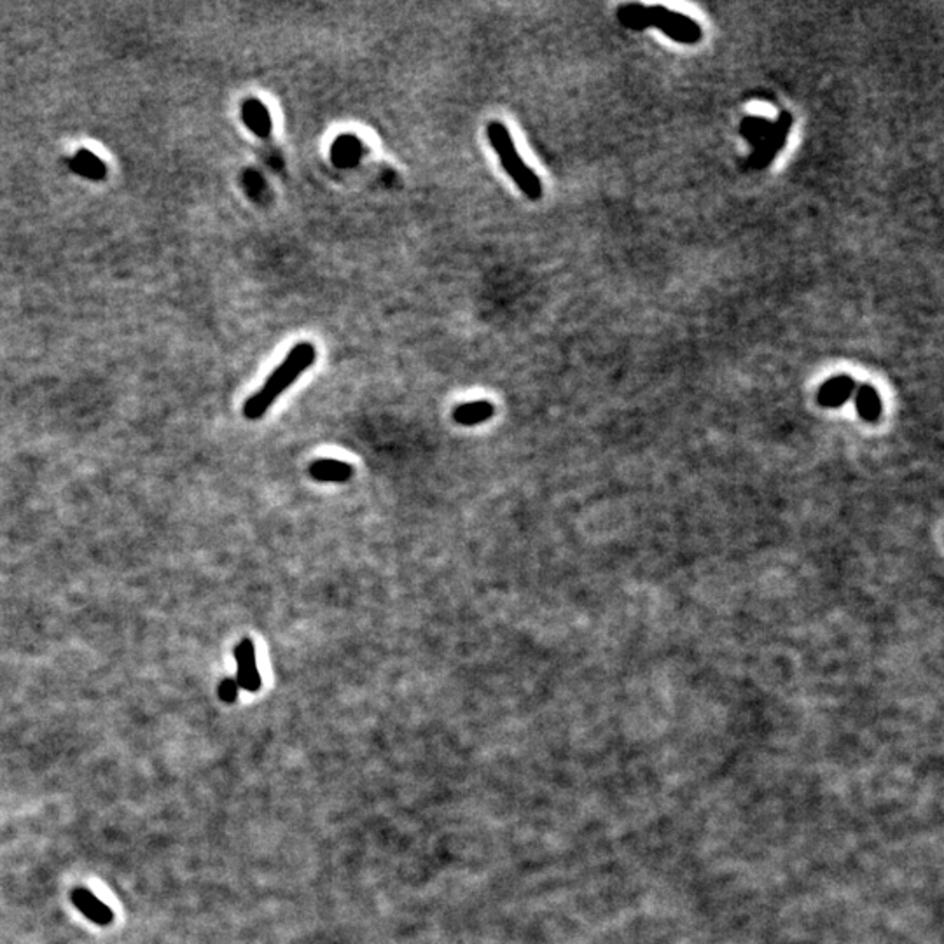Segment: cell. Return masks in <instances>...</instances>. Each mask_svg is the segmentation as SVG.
Returning a JSON list of instances; mask_svg holds the SVG:
<instances>
[{
    "label": "cell",
    "mask_w": 944,
    "mask_h": 944,
    "mask_svg": "<svg viewBox=\"0 0 944 944\" xmlns=\"http://www.w3.org/2000/svg\"><path fill=\"white\" fill-rule=\"evenodd\" d=\"M317 359V350L312 343L303 341L292 346L282 364L270 375L266 383L243 404V417L247 420H259L270 410V406L281 397L301 377Z\"/></svg>",
    "instance_id": "6da1fadb"
},
{
    "label": "cell",
    "mask_w": 944,
    "mask_h": 944,
    "mask_svg": "<svg viewBox=\"0 0 944 944\" xmlns=\"http://www.w3.org/2000/svg\"><path fill=\"white\" fill-rule=\"evenodd\" d=\"M488 141L492 143L493 151L497 152L504 170L509 174V177L515 181L521 192L528 196L530 199H541L542 196V183L541 179L528 168V165L521 159L515 141L509 134V130L500 121H492L486 128Z\"/></svg>",
    "instance_id": "7a4b0ae2"
},
{
    "label": "cell",
    "mask_w": 944,
    "mask_h": 944,
    "mask_svg": "<svg viewBox=\"0 0 944 944\" xmlns=\"http://www.w3.org/2000/svg\"><path fill=\"white\" fill-rule=\"evenodd\" d=\"M649 23L680 45H696L702 39V28L695 20L661 5L649 7Z\"/></svg>",
    "instance_id": "3957f363"
},
{
    "label": "cell",
    "mask_w": 944,
    "mask_h": 944,
    "mask_svg": "<svg viewBox=\"0 0 944 944\" xmlns=\"http://www.w3.org/2000/svg\"><path fill=\"white\" fill-rule=\"evenodd\" d=\"M791 128H793V116L789 112H782L780 118L773 121L771 134L755 147L754 154L747 159V165L754 170L766 168L773 161V158L778 154V151L785 145Z\"/></svg>",
    "instance_id": "277c9868"
},
{
    "label": "cell",
    "mask_w": 944,
    "mask_h": 944,
    "mask_svg": "<svg viewBox=\"0 0 944 944\" xmlns=\"http://www.w3.org/2000/svg\"><path fill=\"white\" fill-rule=\"evenodd\" d=\"M235 658H236V684L238 688L248 691V693H257L263 686V679H261V673L257 670V661H256V649H254V644L252 640L248 639H243L240 640V644L235 647Z\"/></svg>",
    "instance_id": "5b68a950"
},
{
    "label": "cell",
    "mask_w": 944,
    "mask_h": 944,
    "mask_svg": "<svg viewBox=\"0 0 944 944\" xmlns=\"http://www.w3.org/2000/svg\"><path fill=\"white\" fill-rule=\"evenodd\" d=\"M70 900L77 907L79 913H83L88 920H92L100 927H107L114 922L112 909L88 889H83V887L74 889L70 894Z\"/></svg>",
    "instance_id": "8992f818"
},
{
    "label": "cell",
    "mask_w": 944,
    "mask_h": 944,
    "mask_svg": "<svg viewBox=\"0 0 944 944\" xmlns=\"http://www.w3.org/2000/svg\"><path fill=\"white\" fill-rule=\"evenodd\" d=\"M241 119L247 128L261 139L272 135V116L268 107L257 98H248L241 103Z\"/></svg>",
    "instance_id": "52a82bcc"
},
{
    "label": "cell",
    "mask_w": 944,
    "mask_h": 944,
    "mask_svg": "<svg viewBox=\"0 0 944 944\" xmlns=\"http://www.w3.org/2000/svg\"><path fill=\"white\" fill-rule=\"evenodd\" d=\"M855 390V383L850 377L840 375L826 381L818 392V403L824 408H840L847 403Z\"/></svg>",
    "instance_id": "ba28073f"
},
{
    "label": "cell",
    "mask_w": 944,
    "mask_h": 944,
    "mask_svg": "<svg viewBox=\"0 0 944 944\" xmlns=\"http://www.w3.org/2000/svg\"><path fill=\"white\" fill-rule=\"evenodd\" d=\"M310 476L321 483H345L352 477L354 468L336 459H321L310 466Z\"/></svg>",
    "instance_id": "9c48e42d"
},
{
    "label": "cell",
    "mask_w": 944,
    "mask_h": 944,
    "mask_svg": "<svg viewBox=\"0 0 944 944\" xmlns=\"http://www.w3.org/2000/svg\"><path fill=\"white\" fill-rule=\"evenodd\" d=\"M70 165V170L85 179H92V181H102L107 177V165L98 158L94 156V152L86 151V149H81L79 152L74 154V158L69 161Z\"/></svg>",
    "instance_id": "30bf717a"
},
{
    "label": "cell",
    "mask_w": 944,
    "mask_h": 944,
    "mask_svg": "<svg viewBox=\"0 0 944 944\" xmlns=\"http://www.w3.org/2000/svg\"><path fill=\"white\" fill-rule=\"evenodd\" d=\"M495 413V408L490 401H474L464 403L453 410V420L460 425H477L490 420Z\"/></svg>",
    "instance_id": "8fae6325"
},
{
    "label": "cell",
    "mask_w": 944,
    "mask_h": 944,
    "mask_svg": "<svg viewBox=\"0 0 944 944\" xmlns=\"http://www.w3.org/2000/svg\"><path fill=\"white\" fill-rule=\"evenodd\" d=\"M855 406H857L859 415L864 420H867V422L876 420L880 417V413H882V399H880L878 392L873 387H869V385H862L857 390Z\"/></svg>",
    "instance_id": "7c38bea8"
},
{
    "label": "cell",
    "mask_w": 944,
    "mask_h": 944,
    "mask_svg": "<svg viewBox=\"0 0 944 944\" xmlns=\"http://www.w3.org/2000/svg\"><path fill=\"white\" fill-rule=\"evenodd\" d=\"M617 20L621 25H624L630 30H646L651 27L649 7H644L640 4L621 5L617 9Z\"/></svg>",
    "instance_id": "4fadbf2b"
},
{
    "label": "cell",
    "mask_w": 944,
    "mask_h": 944,
    "mask_svg": "<svg viewBox=\"0 0 944 944\" xmlns=\"http://www.w3.org/2000/svg\"><path fill=\"white\" fill-rule=\"evenodd\" d=\"M771 130H773V121H768L766 118L749 116L740 125V135L754 149L771 134Z\"/></svg>",
    "instance_id": "5bb4252c"
},
{
    "label": "cell",
    "mask_w": 944,
    "mask_h": 944,
    "mask_svg": "<svg viewBox=\"0 0 944 944\" xmlns=\"http://www.w3.org/2000/svg\"><path fill=\"white\" fill-rule=\"evenodd\" d=\"M359 149H361V143L355 137H352V135L339 137L338 142L334 143L332 158L336 159L338 156H343V161L339 163V167H350L355 161H359Z\"/></svg>",
    "instance_id": "9a60e30c"
},
{
    "label": "cell",
    "mask_w": 944,
    "mask_h": 944,
    "mask_svg": "<svg viewBox=\"0 0 944 944\" xmlns=\"http://www.w3.org/2000/svg\"><path fill=\"white\" fill-rule=\"evenodd\" d=\"M243 186L248 191V194L252 198H257V194H261V191L264 189L263 177L257 172H254V170H248V172L243 174Z\"/></svg>",
    "instance_id": "2e32d148"
},
{
    "label": "cell",
    "mask_w": 944,
    "mask_h": 944,
    "mask_svg": "<svg viewBox=\"0 0 944 944\" xmlns=\"http://www.w3.org/2000/svg\"><path fill=\"white\" fill-rule=\"evenodd\" d=\"M238 684H236L235 679H224L217 689V695L219 698L224 702V704H235L236 698H238Z\"/></svg>",
    "instance_id": "e0dca14e"
}]
</instances>
